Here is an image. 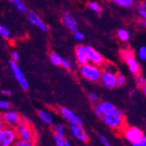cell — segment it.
<instances>
[{
  "label": "cell",
  "instance_id": "cell-44",
  "mask_svg": "<svg viewBox=\"0 0 146 146\" xmlns=\"http://www.w3.org/2000/svg\"><path fill=\"white\" fill-rule=\"evenodd\" d=\"M63 146H71V144H70V143L68 140H65V143H64Z\"/></svg>",
  "mask_w": 146,
  "mask_h": 146
},
{
  "label": "cell",
  "instance_id": "cell-22",
  "mask_svg": "<svg viewBox=\"0 0 146 146\" xmlns=\"http://www.w3.org/2000/svg\"><path fill=\"white\" fill-rule=\"evenodd\" d=\"M137 12L141 19H146V0L141 1L137 5Z\"/></svg>",
  "mask_w": 146,
  "mask_h": 146
},
{
  "label": "cell",
  "instance_id": "cell-38",
  "mask_svg": "<svg viewBox=\"0 0 146 146\" xmlns=\"http://www.w3.org/2000/svg\"><path fill=\"white\" fill-rule=\"evenodd\" d=\"M88 99L90 102H96L98 101V96L96 94H95V93H89L88 95Z\"/></svg>",
  "mask_w": 146,
  "mask_h": 146
},
{
  "label": "cell",
  "instance_id": "cell-10",
  "mask_svg": "<svg viewBox=\"0 0 146 146\" xmlns=\"http://www.w3.org/2000/svg\"><path fill=\"white\" fill-rule=\"evenodd\" d=\"M117 74L103 71L100 79L101 83L107 88H115L117 86Z\"/></svg>",
  "mask_w": 146,
  "mask_h": 146
},
{
  "label": "cell",
  "instance_id": "cell-40",
  "mask_svg": "<svg viewBox=\"0 0 146 146\" xmlns=\"http://www.w3.org/2000/svg\"><path fill=\"white\" fill-rule=\"evenodd\" d=\"M94 112H95L96 115L98 118H102V119L103 115L101 113V111H100V110H99V109L97 108V106H95V107H94Z\"/></svg>",
  "mask_w": 146,
  "mask_h": 146
},
{
  "label": "cell",
  "instance_id": "cell-25",
  "mask_svg": "<svg viewBox=\"0 0 146 146\" xmlns=\"http://www.w3.org/2000/svg\"><path fill=\"white\" fill-rule=\"evenodd\" d=\"M0 35L1 37L5 39H8L11 37V31L8 29V27H6L5 25H0Z\"/></svg>",
  "mask_w": 146,
  "mask_h": 146
},
{
  "label": "cell",
  "instance_id": "cell-2",
  "mask_svg": "<svg viewBox=\"0 0 146 146\" xmlns=\"http://www.w3.org/2000/svg\"><path fill=\"white\" fill-rule=\"evenodd\" d=\"M15 128L17 129L19 137H20V139L35 142L36 133L34 132V129L30 122L28 121V119H26L25 117H22L21 122Z\"/></svg>",
  "mask_w": 146,
  "mask_h": 146
},
{
  "label": "cell",
  "instance_id": "cell-42",
  "mask_svg": "<svg viewBox=\"0 0 146 146\" xmlns=\"http://www.w3.org/2000/svg\"><path fill=\"white\" fill-rule=\"evenodd\" d=\"M140 25L143 29H146V19H142V20L140 21Z\"/></svg>",
  "mask_w": 146,
  "mask_h": 146
},
{
  "label": "cell",
  "instance_id": "cell-43",
  "mask_svg": "<svg viewBox=\"0 0 146 146\" xmlns=\"http://www.w3.org/2000/svg\"><path fill=\"white\" fill-rule=\"evenodd\" d=\"M141 88H142V92H143V94L146 96V85H144V86H143V87H141Z\"/></svg>",
  "mask_w": 146,
  "mask_h": 146
},
{
  "label": "cell",
  "instance_id": "cell-37",
  "mask_svg": "<svg viewBox=\"0 0 146 146\" xmlns=\"http://www.w3.org/2000/svg\"><path fill=\"white\" fill-rule=\"evenodd\" d=\"M11 60L15 61V62H18L20 60V55L17 51H13L11 54Z\"/></svg>",
  "mask_w": 146,
  "mask_h": 146
},
{
  "label": "cell",
  "instance_id": "cell-11",
  "mask_svg": "<svg viewBox=\"0 0 146 146\" xmlns=\"http://www.w3.org/2000/svg\"><path fill=\"white\" fill-rule=\"evenodd\" d=\"M27 19L31 24L35 25L36 27L38 29H40L43 32H46L48 30V26L44 22V20L41 19V17L39 16L37 12L31 11L27 12Z\"/></svg>",
  "mask_w": 146,
  "mask_h": 146
},
{
  "label": "cell",
  "instance_id": "cell-27",
  "mask_svg": "<svg viewBox=\"0 0 146 146\" xmlns=\"http://www.w3.org/2000/svg\"><path fill=\"white\" fill-rule=\"evenodd\" d=\"M14 146H36V143L34 141H28L24 139H19L15 143Z\"/></svg>",
  "mask_w": 146,
  "mask_h": 146
},
{
  "label": "cell",
  "instance_id": "cell-16",
  "mask_svg": "<svg viewBox=\"0 0 146 146\" xmlns=\"http://www.w3.org/2000/svg\"><path fill=\"white\" fill-rule=\"evenodd\" d=\"M96 106H97V108L99 109V110L101 111V113L103 115L116 113L117 110H118V109L115 107L113 103L109 102H101Z\"/></svg>",
  "mask_w": 146,
  "mask_h": 146
},
{
  "label": "cell",
  "instance_id": "cell-1",
  "mask_svg": "<svg viewBox=\"0 0 146 146\" xmlns=\"http://www.w3.org/2000/svg\"><path fill=\"white\" fill-rule=\"evenodd\" d=\"M102 72L103 70L101 68V66L90 62L81 65V67H80V74H81V75L84 79L93 82L100 81Z\"/></svg>",
  "mask_w": 146,
  "mask_h": 146
},
{
  "label": "cell",
  "instance_id": "cell-34",
  "mask_svg": "<svg viewBox=\"0 0 146 146\" xmlns=\"http://www.w3.org/2000/svg\"><path fill=\"white\" fill-rule=\"evenodd\" d=\"M11 107V104L10 102L5 101V100H1L0 101V108L4 110H7Z\"/></svg>",
  "mask_w": 146,
  "mask_h": 146
},
{
  "label": "cell",
  "instance_id": "cell-15",
  "mask_svg": "<svg viewBox=\"0 0 146 146\" xmlns=\"http://www.w3.org/2000/svg\"><path fill=\"white\" fill-rule=\"evenodd\" d=\"M124 60L126 62V65L128 66L129 72L132 74H133V75H138V74H140L141 67H140V64H139L138 60L136 59L135 56L129 57V58H127Z\"/></svg>",
  "mask_w": 146,
  "mask_h": 146
},
{
  "label": "cell",
  "instance_id": "cell-19",
  "mask_svg": "<svg viewBox=\"0 0 146 146\" xmlns=\"http://www.w3.org/2000/svg\"><path fill=\"white\" fill-rule=\"evenodd\" d=\"M38 115L39 119L46 124H51L52 123V117L51 114L46 110H39L38 111Z\"/></svg>",
  "mask_w": 146,
  "mask_h": 146
},
{
  "label": "cell",
  "instance_id": "cell-6",
  "mask_svg": "<svg viewBox=\"0 0 146 146\" xmlns=\"http://www.w3.org/2000/svg\"><path fill=\"white\" fill-rule=\"evenodd\" d=\"M60 20L63 24V25L66 28L68 29L70 32H75L78 30V22L76 19L74 17V15L69 11H64L61 13Z\"/></svg>",
  "mask_w": 146,
  "mask_h": 146
},
{
  "label": "cell",
  "instance_id": "cell-7",
  "mask_svg": "<svg viewBox=\"0 0 146 146\" xmlns=\"http://www.w3.org/2000/svg\"><path fill=\"white\" fill-rule=\"evenodd\" d=\"M21 120V115L16 111H6L1 115V121H3L6 125L11 127H17Z\"/></svg>",
  "mask_w": 146,
  "mask_h": 146
},
{
  "label": "cell",
  "instance_id": "cell-4",
  "mask_svg": "<svg viewBox=\"0 0 146 146\" xmlns=\"http://www.w3.org/2000/svg\"><path fill=\"white\" fill-rule=\"evenodd\" d=\"M9 65H10V68H11L13 75H14V77L16 79V81L20 85L22 89H24L25 91L28 90L29 89V82L27 81V79H26L24 72L22 71V69L20 68L19 66L17 64V62L11 60Z\"/></svg>",
  "mask_w": 146,
  "mask_h": 146
},
{
  "label": "cell",
  "instance_id": "cell-33",
  "mask_svg": "<svg viewBox=\"0 0 146 146\" xmlns=\"http://www.w3.org/2000/svg\"><path fill=\"white\" fill-rule=\"evenodd\" d=\"M73 35H74V38L76 39V40H78V41H82V40H83V39L85 38L84 34L82 32L78 31V30L75 31V32H74L73 33Z\"/></svg>",
  "mask_w": 146,
  "mask_h": 146
},
{
  "label": "cell",
  "instance_id": "cell-24",
  "mask_svg": "<svg viewBox=\"0 0 146 146\" xmlns=\"http://www.w3.org/2000/svg\"><path fill=\"white\" fill-rule=\"evenodd\" d=\"M102 70L103 71L110 72V73L117 74V68H116V67H115L114 64L110 63V62H107V63H104L103 64V66H102Z\"/></svg>",
  "mask_w": 146,
  "mask_h": 146
},
{
  "label": "cell",
  "instance_id": "cell-5",
  "mask_svg": "<svg viewBox=\"0 0 146 146\" xmlns=\"http://www.w3.org/2000/svg\"><path fill=\"white\" fill-rule=\"evenodd\" d=\"M124 115H121L117 113L105 115L102 117L103 122L110 128L114 129H124Z\"/></svg>",
  "mask_w": 146,
  "mask_h": 146
},
{
  "label": "cell",
  "instance_id": "cell-41",
  "mask_svg": "<svg viewBox=\"0 0 146 146\" xmlns=\"http://www.w3.org/2000/svg\"><path fill=\"white\" fill-rule=\"evenodd\" d=\"M1 93H2V95H4L5 96H11V92L8 89H2Z\"/></svg>",
  "mask_w": 146,
  "mask_h": 146
},
{
  "label": "cell",
  "instance_id": "cell-35",
  "mask_svg": "<svg viewBox=\"0 0 146 146\" xmlns=\"http://www.w3.org/2000/svg\"><path fill=\"white\" fill-rule=\"evenodd\" d=\"M61 67L64 68L65 69L69 70V69L72 68V63H71V61H70L69 60H68V59H64L63 63H62V65H61Z\"/></svg>",
  "mask_w": 146,
  "mask_h": 146
},
{
  "label": "cell",
  "instance_id": "cell-8",
  "mask_svg": "<svg viewBox=\"0 0 146 146\" xmlns=\"http://www.w3.org/2000/svg\"><path fill=\"white\" fill-rule=\"evenodd\" d=\"M60 113L66 120H67L68 123H70L71 124L80 125V126L83 125V122L82 119L70 109L66 108V107H61V108H60Z\"/></svg>",
  "mask_w": 146,
  "mask_h": 146
},
{
  "label": "cell",
  "instance_id": "cell-13",
  "mask_svg": "<svg viewBox=\"0 0 146 146\" xmlns=\"http://www.w3.org/2000/svg\"><path fill=\"white\" fill-rule=\"evenodd\" d=\"M88 62L98 66H103V64L105 63V60L103 56L98 51H96L95 48H93L90 46H88Z\"/></svg>",
  "mask_w": 146,
  "mask_h": 146
},
{
  "label": "cell",
  "instance_id": "cell-12",
  "mask_svg": "<svg viewBox=\"0 0 146 146\" xmlns=\"http://www.w3.org/2000/svg\"><path fill=\"white\" fill-rule=\"evenodd\" d=\"M88 46L87 45H79L75 47V50H74L75 58H76L77 62L80 65L88 63Z\"/></svg>",
  "mask_w": 146,
  "mask_h": 146
},
{
  "label": "cell",
  "instance_id": "cell-21",
  "mask_svg": "<svg viewBox=\"0 0 146 146\" xmlns=\"http://www.w3.org/2000/svg\"><path fill=\"white\" fill-rule=\"evenodd\" d=\"M111 2L119 7L130 8L132 6H134L136 0H111Z\"/></svg>",
  "mask_w": 146,
  "mask_h": 146
},
{
  "label": "cell",
  "instance_id": "cell-45",
  "mask_svg": "<svg viewBox=\"0 0 146 146\" xmlns=\"http://www.w3.org/2000/svg\"><path fill=\"white\" fill-rule=\"evenodd\" d=\"M129 92H130V94H134V90H133V89H132V90L130 89V90H129Z\"/></svg>",
  "mask_w": 146,
  "mask_h": 146
},
{
  "label": "cell",
  "instance_id": "cell-36",
  "mask_svg": "<svg viewBox=\"0 0 146 146\" xmlns=\"http://www.w3.org/2000/svg\"><path fill=\"white\" fill-rule=\"evenodd\" d=\"M133 146H146V136H143L140 140L133 143Z\"/></svg>",
  "mask_w": 146,
  "mask_h": 146
},
{
  "label": "cell",
  "instance_id": "cell-28",
  "mask_svg": "<svg viewBox=\"0 0 146 146\" xmlns=\"http://www.w3.org/2000/svg\"><path fill=\"white\" fill-rule=\"evenodd\" d=\"M137 57L140 60L146 62V46H142L137 52Z\"/></svg>",
  "mask_w": 146,
  "mask_h": 146
},
{
  "label": "cell",
  "instance_id": "cell-46",
  "mask_svg": "<svg viewBox=\"0 0 146 146\" xmlns=\"http://www.w3.org/2000/svg\"><path fill=\"white\" fill-rule=\"evenodd\" d=\"M22 1H24V0H22Z\"/></svg>",
  "mask_w": 146,
  "mask_h": 146
},
{
  "label": "cell",
  "instance_id": "cell-29",
  "mask_svg": "<svg viewBox=\"0 0 146 146\" xmlns=\"http://www.w3.org/2000/svg\"><path fill=\"white\" fill-rule=\"evenodd\" d=\"M54 135V141H55V143H56V145L57 146H63V144H64V143H65V138H64V137H62V136H60V135H59V134H57V133H55V132H54L52 133Z\"/></svg>",
  "mask_w": 146,
  "mask_h": 146
},
{
  "label": "cell",
  "instance_id": "cell-18",
  "mask_svg": "<svg viewBox=\"0 0 146 146\" xmlns=\"http://www.w3.org/2000/svg\"><path fill=\"white\" fill-rule=\"evenodd\" d=\"M64 57L61 56L60 54L56 52H52L49 54V60L52 64H54V66H61L64 60Z\"/></svg>",
  "mask_w": 146,
  "mask_h": 146
},
{
  "label": "cell",
  "instance_id": "cell-17",
  "mask_svg": "<svg viewBox=\"0 0 146 146\" xmlns=\"http://www.w3.org/2000/svg\"><path fill=\"white\" fill-rule=\"evenodd\" d=\"M8 2L21 14H25L27 12V8H26V5L24 4V1H22V0H8Z\"/></svg>",
  "mask_w": 146,
  "mask_h": 146
},
{
  "label": "cell",
  "instance_id": "cell-39",
  "mask_svg": "<svg viewBox=\"0 0 146 146\" xmlns=\"http://www.w3.org/2000/svg\"><path fill=\"white\" fill-rule=\"evenodd\" d=\"M99 139H100V141H101V143H102L103 146H111L110 143V142L108 141V139L106 138L105 137H103V136H99Z\"/></svg>",
  "mask_w": 146,
  "mask_h": 146
},
{
  "label": "cell",
  "instance_id": "cell-31",
  "mask_svg": "<svg viewBox=\"0 0 146 146\" xmlns=\"http://www.w3.org/2000/svg\"><path fill=\"white\" fill-rule=\"evenodd\" d=\"M54 132H55V133H57V134H59V135H60V136L65 137V134H66L65 128L61 124H56L54 127Z\"/></svg>",
  "mask_w": 146,
  "mask_h": 146
},
{
  "label": "cell",
  "instance_id": "cell-30",
  "mask_svg": "<svg viewBox=\"0 0 146 146\" xmlns=\"http://www.w3.org/2000/svg\"><path fill=\"white\" fill-rule=\"evenodd\" d=\"M117 86L118 87H124L127 83L126 78L123 74H117Z\"/></svg>",
  "mask_w": 146,
  "mask_h": 146
},
{
  "label": "cell",
  "instance_id": "cell-9",
  "mask_svg": "<svg viewBox=\"0 0 146 146\" xmlns=\"http://www.w3.org/2000/svg\"><path fill=\"white\" fill-rule=\"evenodd\" d=\"M123 135L129 142L133 143L143 137V132L137 127H126L123 129Z\"/></svg>",
  "mask_w": 146,
  "mask_h": 146
},
{
  "label": "cell",
  "instance_id": "cell-23",
  "mask_svg": "<svg viewBox=\"0 0 146 146\" xmlns=\"http://www.w3.org/2000/svg\"><path fill=\"white\" fill-rule=\"evenodd\" d=\"M88 8L92 11H94L96 12V14H102V6L96 1H91L89 2L88 4Z\"/></svg>",
  "mask_w": 146,
  "mask_h": 146
},
{
  "label": "cell",
  "instance_id": "cell-32",
  "mask_svg": "<svg viewBox=\"0 0 146 146\" xmlns=\"http://www.w3.org/2000/svg\"><path fill=\"white\" fill-rule=\"evenodd\" d=\"M136 82H137V83L138 86L143 87V86L146 85V78L144 76H143V75L138 74V75H137Z\"/></svg>",
  "mask_w": 146,
  "mask_h": 146
},
{
  "label": "cell",
  "instance_id": "cell-3",
  "mask_svg": "<svg viewBox=\"0 0 146 146\" xmlns=\"http://www.w3.org/2000/svg\"><path fill=\"white\" fill-rule=\"evenodd\" d=\"M19 137L16 128L6 125L0 129V146H11Z\"/></svg>",
  "mask_w": 146,
  "mask_h": 146
},
{
  "label": "cell",
  "instance_id": "cell-20",
  "mask_svg": "<svg viewBox=\"0 0 146 146\" xmlns=\"http://www.w3.org/2000/svg\"><path fill=\"white\" fill-rule=\"evenodd\" d=\"M116 36L123 42L129 41V39H130V37H131L129 32L127 29H125V28H119L116 31Z\"/></svg>",
  "mask_w": 146,
  "mask_h": 146
},
{
  "label": "cell",
  "instance_id": "cell-14",
  "mask_svg": "<svg viewBox=\"0 0 146 146\" xmlns=\"http://www.w3.org/2000/svg\"><path fill=\"white\" fill-rule=\"evenodd\" d=\"M70 129L74 137H76L77 139L81 140L84 143L88 142V136L87 134V132L85 131V129L82 128V126L71 124Z\"/></svg>",
  "mask_w": 146,
  "mask_h": 146
},
{
  "label": "cell",
  "instance_id": "cell-26",
  "mask_svg": "<svg viewBox=\"0 0 146 146\" xmlns=\"http://www.w3.org/2000/svg\"><path fill=\"white\" fill-rule=\"evenodd\" d=\"M120 56L122 57L123 60H126L129 57L134 56V52L131 49L129 48H123L120 51Z\"/></svg>",
  "mask_w": 146,
  "mask_h": 146
}]
</instances>
